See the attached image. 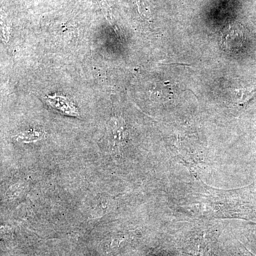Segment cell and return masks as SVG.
<instances>
[{
    "label": "cell",
    "mask_w": 256,
    "mask_h": 256,
    "mask_svg": "<svg viewBox=\"0 0 256 256\" xmlns=\"http://www.w3.org/2000/svg\"><path fill=\"white\" fill-rule=\"evenodd\" d=\"M242 94V104L247 102L250 100L254 96L256 95V86L248 88L239 90Z\"/></svg>",
    "instance_id": "3957f363"
},
{
    "label": "cell",
    "mask_w": 256,
    "mask_h": 256,
    "mask_svg": "<svg viewBox=\"0 0 256 256\" xmlns=\"http://www.w3.org/2000/svg\"><path fill=\"white\" fill-rule=\"evenodd\" d=\"M42 137H43V132L31 130L18 134V140L22 142H36L41 140Z\"/></svg>",
    "instance_id": "7a4b0ae2"
},
{
    "label": "cell",
    "mask_w": 256,
    "mask_h": 256,
    "mask_svg": "<svg viewBox=\"0 0 256 256\" xmlns=\"http://www.w3.org/2000/svg\"><path fill=\"white\" fill-rule=\"evenodd\" d=\"M50 102L55 109L64 114L70 116H78L79 112L76 108L62 97H50Z\"/></svg>",
    "instance_id": "6da1fadb"
}]
</instances>
